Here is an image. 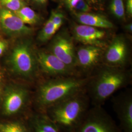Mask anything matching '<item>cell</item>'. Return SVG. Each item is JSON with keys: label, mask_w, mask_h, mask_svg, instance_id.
<instances>
[{"label": "cell", "mask_w": 132, "mask_h": 132, "mask_svg": "<svg viewBox=\"0 0 132 132\" xmlns=\"http://www.w3.org/2000/svg\"><path fill=\"white\" fill-rule=\"evenodd\" d=\"M30 100L29 91L22 85H10L3 92L2 113L7 116L17 114L28 106Z\"/></svg>", "instance_id": "6"}, {"label": "cell", "mask_w": 132, "mask_h": 132, "mask_svg": "<svg viewBox=\"0 0 132 132\" xmlns=\"http://www.w3.org/2000/svg\"><path fill=\"white\" fill-rule=\"evenodd\" d=\"M90 98L85 90L48 107L44 112L60 132H73L90 108Z\"/></svg>", "instance_id": "2"}, {"label": "cell", "mask_w": 132, "mask_h": 132, "mask_svg": "<svg viewBox=\"0 0 132 132\" xmlns=\"http://www.w3.org/2000/svg\"><path fill=\"white\" fill-rule=\"evenodd\" d=\"M26 24L34 25L40 22L41 18L39 15L33 9L26 5L15 12Z\"/></svg>", "instance_id": "16"}, {"label": "cell", "mask_w": 132, "mask_h": 132, "mask_svg": "<svg viewBox=\"0 0 132 132\" xmlns=\"http://www.w3.org/2000/svg\"><path fill=\"white\" fill-rule=\"evenodd\" d=\"M1 31H2V30H1V27H0V32Z\"/></svg>", "instance_id": "29"}, {"label": "cell", "mask_w": 132, "mask_h": 132, "mask_svg": "<svg viewBox=\"0 0 132 132\" xmlns=\"http://www.w3.org/2000/svg\"><path fill=\"white\" fill-rule=\"evenodd\" d=\"M0 132H30V130L24 123L14 120L0 121Z\"/></svg>", "instance_id": "17"}, {"label": "cell", "mask_w": 132, "mask_h": 132, "mask_svg": "<svg viewBox=\"0 0 132 132\" xmlns=\"http://www.w3.org/2000/svg\"><path fill=\"white\" fill-rule=\"evenodd\" d=\"M109 10L116 19L123 21L125 19V9L123 0H111Z\"/></svg>", "instance_id": "20"}, {"label": "cell", "mask_w": 132, "mask_h": 132, "mask_svg": "<svg viewBox=\"0 0 132 132\" xmlns=\"http://www.w3.org/2000/svg\"><path fill=\"white\" fill-rule=\"evenodd\" d=\"M90 6L99 7L104 4L106 0H86Z\"/></svg>", "instance_id": "26"}, {"label": "cell", "mask_w": 132, "mask_h": 132, "mask_svg": "<svg viewBox=\"0 0 132 132\" xmlns=\"http://www.w3.org/2000/svg\"><path fill=\"white\" fill-rule=\"evenodd\" d=\"M28 126L30 132H60L54 123L42 112H38L30 117Z\"/></svg>", "instance_id": "15"}, {"label": "cell", "mask_w": 132, "mask_h": 132, "mask_svg": "<svg viewBox=\"0 0 132 132\" xmlns=\"http://www.w3.org/2000/svg\"><path fill=\"white\" fill-rule=\"evenodd\" d=\"M9 46V43L6 40L0 38V57L2 56L7 51Z\"/></svg>", "instance_id": "24"}, {"label": "cell", "mask_w": 132, "mask_h": 132, "mask_svg": "<svg viewBox=\"0 0 132 132\" xmlns=\"http://www.w3.org/2000/svg\"><path fill=\"white\" fill-rule=\"evenodd\" d=\"M73 132H122L103 106L90 107Z\"/></svg>", "instance_id": "5"}, {"label": "cell", "mask_w": 132, "mask_h": 132, "mask_svg": "<svg viewBox=\"0 0 132 132\" xmlns=\"http://www.w3.org/2000/svg\"><path fill=\"white\" fill-rule=\"evenodd\" d=\"M131 77L130 73L122 68L107 66L101 68L92 78H89L86 85L90 104L103 106L116 91L129 83Z\"/></svg>", "instance_id": "3"}, {"label": "cell", "mask_w": 132, "mask_h": 132, "mask_svg": "<svg viewBox=\"0 0 132 132\" xmlns=\"http://www.w3.org/2000/svg\"><path fill=\"white\" fill-rule=\"evenodd\" d=\"M76 21L80 24L101 29L113 28V24L105 16L90 12L72 13Z\"/></svg>", "instance_id": "14"}, {"label": "cell", "mask_w": 132, "mask_h": 132, "mask_svg": "<svg viewBox=\"0 0 132 132\" xmlns=\"http://www.w3.org/2000/svg\"><path fill=\"white\" fill-rule=\"evenodd\" d=\"M102 47L85 45L76 52L77 66L88 71L94 68L99 62L102 54Z\"/></svg>", "instance_id": "13"}, {"label": "cell", "mask_w": 132, "mask_h": 132, "mask_svg": "<svg viewBox=\"0 0 132 132\" xmlns=\"http://www.w3.org/2000/svg\"><path fill=\"white\" fill-rule=\"evenodd\" d=\"M75 38L85 45L102 47L105 46L107 32L103 29L82 24H75L72 28Z\"/></svg>", "instance_id": "12"}, {"label": "cell", "mask_w": 132, "mask_h": 132, "mask_svg": "<svg viewBox=\"0 0 132 132\" xmlns=\"http://www.w3.org/2000/svg\"><path fill=\"white\" fill-rule=\"evenodd\" d=\"M0 27L2 31L11 37L27 36L33 29L24 24L14 12L0 6Z\"/></svg>", "instance_id": "8"}, {"label": "cell", "mask_w": 132, "mask_h": 132, "mask_svg": "<svg viewBox=\"0 0 132 132\" xmlns=\"http://www.w3.org/2000/svg\"><path fill=\"white\" fill-rule=\"evenodd\" d=\"M27 5L26 0H0V6L14 12Z\"/></svg>", "instance_id": "21"}, {"label": "cell", "mask_w": 132, "mask_h": 132, "mask_svg": "<svg viewBox=\"0 0 132 132\" xmlns=\"http://www.w3.org/2000/svg\"><path fill=\"white\" fill-rule=\"evenodd\" d=\"M64 2L72 13L90 12L91 9L86 0H64Z\"/></svg>", "instance_id": "18"}, {"label": "cell", "mask_w": 132, "mask_h": 132, "mask_svg": "<svg viewBox=\"0 0 132 132\" xmlns=\"http://www.w3.org/2000/svg\"><path fill=\"white\" fill-rule=\"evenodd\" d=\"M129 55L127 42L122 35L113 39L104 53V60L107 66L122 68L126 64Z\"/></svg>", "instance_id": "10"}, {"label": "cell", "mask_w": 132, "mask_h": 132, "mask_svg": "<svg viewBox=\"0 0 132 132\" xmlns=\"http://www.w3.org/2000/svg\"><path fill=\"white\" fill-rule=\"evenodd\" d=\"M3 76L0 74V102L2 101V94H3Z\"/></svg>", "instance_id": "27"}, {"label": "cell", "mask_w": 132, "mask_h": 132, "mask_svg": "<svg viewBox=\"0 0 132 132\" xmlns=\"http://www.w3.org/2000/svg\"><path fill=\"white\" fill-rule=\"evenodd\" d=\"M38 67L44 73L53 77L75 76V71L52 52L39 51L36 53Z\"/></svg>", "instance_id": "9"}, {"label": "cell", "mask_w": 132, "mask_h": 132, "mask_svg": "<svg viewBox=\"0 0 132 132\" xmlns=\"http://www.w3.org/2000/svg\"><path fill=\"white\" fill-rule=\"evenodd\" d=\"M113 110L119 119L122 132H132V95L129 91L114 97Z\"/></svg>", "instance_id": "11"}, {"label": "cell", "mask_w": 132, "mask_h": 132, "mask_svg": "<svg viewBox=\"0 0 132 132\" xmlns=\"http://www.w3.org/2000/svg\"><path fill=\"white\" fill-rule=\"evenodd\" d=\"M88 78L75 76L52 77L38 87L34 98V105L39 112L85 90Z\"/></svg>", "instance_id": "1"}, {"label": "cell", "mask_w": 132, "mask_h": 132, "mask_svg": "<svg viewBox=\"0 0 132 132\" xmlns=\"http://www.w3.org/2000/svg\"><path fill=\"white\" fill-rule=\"evenodd\" d=\"M125 30L128 32L129 33H132V23H129L126 24L124 27Z\"/></svg>", "instance_id": "28"}, {"label": "cell", "mask_w": 132, "mask_h": 132, "mask_svg": "<svg viewBox=\"0 0 132 132\" xmlns=\"http://www.w3.org/2000/svg\"><path fill=\"white\" fill-rule=\"evenodd\" d=\"M56 31L54 24L51 20L48 19L38 34V41L42 43L47 42L54 36Z\"/></svg>", "instance_id": "19"}, {"label": "cell", "mask_w": 132, "mask_h": 132, "mask_svg": "<svg viewBox=\"0 0 132 132\" xmlns=\"http://www.w3.org/2000/svg\"><path fill=\"white\" fill-rule=\"evenodd\" d=\"M27 4H30L38 8H43L47 4V0H26Z\"/></svg>", "instance_id": "23"}, {"label": "cell", "mask_w": 132, "mask_h": 132, "mask_svg": "<svg viewBox=\"0 0 132 132\" xmlns=\"http://www.w3.org/2000/svg\"><path fill=\"white\" fill-rule=\"evenodd\" d=\"M50 52L75 71L77 66L76 55L73 40L65 32L57 34L51 45Z\"/></svg>", "instance_id": "7"}, {"label": "cell", "mask_w": 132, "mask_h": 132, "mask_svg": "<svg viewBox=\"0 0 132 132\" xmlns=\"http://www.w3.org/2000/svg\"><path fill=\"white\" fill-rule=\"evenodd\" d=\"M65 19L64 15L60 11L53 10L51 12V14L49 19L54 24L57 31L61 27L63 24Z\"/></svg>", "instance_id": "22"}, {"label": "cell", "mask_w": 132, "mask_h": 132, "mask_svg": "<svg viewBox=\"0 0 132 132\" xmlns=\"http://www.w3.org/2000/svg\"><path fill=\"white\" fill-rule=\"evenodd\" d=\"M7 61L10 70L22 78L30 79L36 75L38 67L36 55L28 40L17 43L13 48Z\"/></svg>", "instance_id": "4"}, {"label": "cell", "mask_w": 132, "mask_h": 132, "mask_svg": "<svg viewBox=\"0 0 132 132\" xmlns=\"http://www.w3.org/2000/svg\"><path fill=\"white\" fill-rule=\"evenodd\" d=\"M125 12L129 17H132V0H126V4L125 5Z\"/></svg>", "instance_id": "25"}]
</instances>
